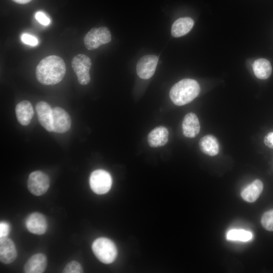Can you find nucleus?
Segmentation results:
<instances>
[{
  "label": "nucleus",
  "mask_w": 273,
  "mask_h": 273,
  "mask_svg": "<svg viewBox=\"0 0 273 273\" xmlns=\"http://www.w3.org/2000/svg\"><path fill=\"white\" fill-rule=\"evenodd\" d=\"M83 269L81 264L77 261L73 260L67 263L64 269V273H81Z\"/></svg>",
  "instance_id": "5701e85b"
},
{
  "label": "nucleus",
  "mask_w": 273,
  "mask_h": 273,
  "mask_svg": "<svg viewBox=\"0 0 273 273\" xmlns=\"http://www.w3.org/2000/svg\"><path fill=\"white\" fill-rule=\"evenodd\" d=\"M194 22L190 17L180 18L176 20L171 27V34L178 37L187 34L193 28Z\"/></svg>",
  "instance_id": "6ab92c4d"
},
{
  "label": "nucleus",
  "mask_w": 273,
  "mask_h": 273,
  "mask_svg": "<svg viewBox=\"0 0 273 273\" xmlns=\"http://www.w3.org/2000/svg\"><path fill=\"white\" fill-rule=\"evenodd\" d=\"M36 19L41 24L48 25L50 23V19L42 12H38L35 15Z\"/></svg>",
  "instance_id": "a878e982"
},
{
  "label": "nucleus",
  "mask_w": 273,
  "mask_h": 273,
  "mask_svg": "<svg viewBox=\"0 0 273 273\" xmlns=\"http://www.w3.org/2000/svg\"><path fill=\"white\" fill-rule=\"evenodd\" d=\"M35 110L41 126L48 131H53V109L50 105L46 102L40 101L36 104Z\"/></svg>",
  "instance_id": "9b49d317"
},
{
  "label": "nucleus",
  "mask_w": 273,
  "mask_h": 273,
  "mask_svg": "<svg viewBox=\"0 0 273 273\" xmlns=\"http://www.w3.org/2000/svg\"><path fill=\"white\" fill-rule=\"evenodd\" d=\"M111 40V34L106 27L93 28L84 36V45L88 50H94Z\"/></svg>",
  "instance_id": "20e7f679"
},
{
  "label": "nucleus",
  "mask_w": 273,
  "mask_h": 273,
  "mask_svg": "<svg viewBox=\"0 0 273 273\" xmlns=\"http://www.w3.org/2000/svg\"><path fill=\"white\" fill-rule=\"evenodd\" d=\"M184 135L187 138H193L199 133L200 125L196 115L193 113L186 114L182 123Z\"/></svg>",
  "instance_id": "ddd939ff"
},
{
  "label": "nucleus",
  "mask_w": 273,
  "mask_h": 273,
  "mask_svg": "<svg viewBox=\"0 0 273 273\" xmlns=\"http://www.w3.org/2000/svg\"><path fill=\"white\" fill-rule=\"evenodd\" d=\"M71 125V118L64 109L59 107L53 109V131L64 133L70 129Z\"/></svg>",
  "instance_id": "1a4fd4ad"
},
{
  "label": "nucleus",
  "mask_w": 273,
  "mask_h": 273,
  "mask_svg": "<svg viewBox=\"0 0 273 273\" xmlns=\"http://www.w3.org/2000/svg\"><path fill=\"white\" fill-rule=\"evenodd\" d=\"M47 259L42 253H37L32 255L26 262L24 266V272L26 273H42L46 269Z\"/></svg>",
  "instance_id": "4468645a"
},
{
  "label": "nucleus",
  "mask_w": 273,
  "mask_h": 273,
  "mask_svg": "<svg viewBox=\"0 0 273 273\" xmlns=\"http://www.w3.org/2000/svg\"><path fill=\"white\" fill-rule=\"evenodd\" d=\"M265 145L271 149H273V132L268 133L264 138Z\"/></svg>",
  "instance_id": "bb28decb"
},
{
  "label": "nucleus",
  "mask_w": 273,
  "mask_h": 273,
  "mask_svg": "<svg viewBox=\"0 0 273 273\" xmlns=\"http://www.w3.org/2000/svg\"><path fill=\"white\" fill-rule=\"evenodd\" d=\"M253 70L255 75L259 79L268 78L272 71L270 62L263 58L256 60L253 64Z\"/></svg>",
  "instance_id": "aec40b11"
},
{
  "label": "nucleus",
  "mask_w": 273,
  "mask_h": 273,
  "mask_svg": "<svg viewBox=\"0 0 273 273\" xmlns=\"http://www.w3.org/2000/svg\"><path fill=\"white\" fill-rule=\"evenodd\" d=\"M18 122L22 125H28L34 114L33 109L30 102L24 100L19 103L15 108Z\"/></svg>",
  "instance_id": "2eb2a0df"
},
{
  "label": "nucleus",
  "mask_w": 273,
  "mask_h": 273,
  "mask_svg": "<svg viewBox=\"0 0 273 273\" xmlns=\"http://www.w3.org/2000/svg\"><path fill=\"white\" fill-rule=\"evenodd\" d=\"M21 39L24 43L32 46H36L38 43L36 37L28 34H23L22 35Z\"/></svg>",
  "instance_id": "b1692460"
},
{
  "label": "nucleus",
  "mask_w": 273,
  "mask_h": 273,
  "mask_svg": "<svg viewBox=\"0 0 273 273\" xmlns=\"http://www.w3.org/2000/svg\"><path fill=\"white\" fill-rule=\"evenodd\" d=\"M263 189L262 182L258 179H255L242 191L241 197L248 202H254L260 196Z\"/></svg>",
  "instance_id": "f3484780"
},
{
  "label": "nucleus",
  "mask_w": 273,
  "mask_h": 273,
  "mask_svg": "<svg viewBox=\"0 0 273 273\" xmlns=\"http://www.w3.org/2000/svg\"><path fill=\"white\" fill-rule=\"evenodd\" d=\"M168 131L163 126L154 128L148 135V142L151 147H159L164 146L168 140Z\"/></svg>",
  "instance_id": "dca6fc26"
},
{
  "label": "nucleus",
  "mask_w": 273,
  "mask_h": 273,
  "mask_svg": "<svg viewBox=\"0 0 273 273\" xmlns=\"http://www.w3.org/2000/svg\"><path fill=\"white\" fill-rule=\"evenodd\" d=\"M66 70L64 60L58 56L51 55L42 59L37 65L36 77L43 85H55L63 79Z\"/></svg>",
  "instance_id": "f257e3e1"
},
{
  "label": "nucleus",
  "mask_w": 273,
  "mask_h": 273,
  "mask_svg": "<svg viewBox=\"0 0 273 273\" xmlns=\"http://www.w3.org/2000/svg\"><path fill=\"white\" fill-rule=\"evenodd\" d=\"M112 184L111 176L104 170H96L90 174V187L92 191L97 194L107 193L111 189Z\"/></svg>",
  "instance_id": "423d86ee"
},
{
  "label": "nucleus",
  "mask_w": 273,
  "mask_h": 273,
  "mask_svg": "<svg viewBox=\"0 0 273 273\" xmlns=\"http://www.w3.org/2000/svg\"><path fill=\"white\" fill-rule=\"evenodd\" d=\"M252 238V233L244 230H231L226 234V238L230 240L246 242L250 240Z\"/></svg>",
  "instance_id": "412c9836"
},
{
  "label": "nucleus",
  "mask_w": 273,
  "mask_h": 273,
  "mask_svg": "<svg viewBox=\"0 0 273 273\" xmlns=\"http://www.w3.org/2000/svg\"><path fill=\"white\" fill-rule=\"evenodd\" d=\"M17 252L15 245L10 239H0V260L5 264L13 262L16 258Z\"/></svg>",
  "instance_id": "f8f14e48"
},
{
  "label": "nucleus",
  "mask_w": 273,
  "mask_h": 273,
  "mask_svg": "<svg viewBox=\"0 0 273 273\" xmlns=\"http://www.w3.org/2000/svg\"><path fill=\"white\" fill-rule=\"evenodd\" d=\"M261 223L266 230L273 231V209L263 213L261 217Z\"/></svg>",
  "instance_id": "4be33fe9"
},
{
  "label": "nucleus",
  "mask_w": 273,
  "mask_h": 273,
  "mask_svg": "<svg viewBox=\"0 0 273 273\" xmlns=\"http://www.w3.org/2000/svg\"><path fill=\"white\" fill-rule=\"evenodd\" d=\"M10 224L5 221L0 223V239L6 238L10 232Z\"/></svg>",
  "instance_id": "393cba45"
},
{
  "label": "nucleus",
  "mask_w": 273,
  "mask_h": 273,
  "mask_svg": "<svg viewBox=\"0 0 273 273\" xmlns=\"http://www.w3.org/2000/svg\"><path fill=\"white\" fill-rule=\"evenodd\" d=\"M200 90V86L197 81L186 78L172 86L169 92V97L173 104L177 106H183L195 99Z\"/></svg>",
  "instance_id": "f03ea898"
},
{
  "label": "nucleus",
  "mask_w": 273,
  "mask_h": 273,
  "mask_svg": "<svg viewBox=\"0 0 273 273\" xmlns=\"http://www.w3.org/2000/svg\"><path fill=\"white\" fill-rule=\"evenodd\" d=\"M71 65L79 83L81 85L87 84L90 80L89 72L92 66L90 59L85 55L78 54L73 58Z\"/></svg>",
  "instance_id": "39448f33"
},
{
  "label": "nucleus",
  "mask_w": 273,
  "mask_h": 273,
  "mask_svg": "<svg viewBox=\"0 0 273 273\" xmlns=\"http://www.w3.org/2000/svg\"><path fill=\"white\" fill-rule=\"evenodd\" d=\"M50 185L49 176L41 171L31 172L27 181V187L29 192L35 196H41L46 193Z\"/></svg>",
  "instance_id": "0eeeda50"
},
{
  "label": "nucleus",
  "mask_w": 273,
  "mask_h": 273,
  "mask_svg": "<svg viewBox=\"0 0 273 273\" xmlns=\"http://www.w3.org/2000/svg\"><path fill=\"white\" fill-rule=\"evenodd\" d=\"M200 150L210 156L216 155L219 152V144L216 138L210 134L202 138L199 143Z\"/></svg>",
  "instance_id": "a211bd4d"
},
{
  "label": "nucleus",
  "mask_w": 273,
  "mask_h": 273,
  "mask_svg": "<svg viewBox=\"0 0 273 273\" xmlns=\"http://www.w3.org/2000/svg\"><path fill=\"white\" fill-rule=\"evenodd\" d=\"M158 57L155 55H145L138 61L136 64V73L142 79L150 78L154 74Z\"/></svg>",
  "instance_id": "6e6552de"
},
{
  "label": "nucleus",
  "mask_w": 273,
  "mask_h": 273,
  "mask_svg": "<svg viewBox=\"0 0 273 273\" xmlns=\"http://www.w3.org/2000/svg\"><path fill=\"white\" fill-rule=\"evenodd\" d=\"M25 224L29 232L36 235L43 234L48 228L45 216L37 212L31 213L27 217Z\"/></svg>",
  "instance_id": "9d476101"
},
{
  "label": "nucleus",
  "mask_w": 273,
  "mask_h": 273,
  "mask_svg": "<svg viewBox=\"0 0 273 273\" xmlns=\"http://www.w3.org/2000/svg\"><path fill=\"white\" fill-rule=\"evenodd\" d=\"M92 248L97 258L104 263H112L117 256L116 247L108 238L101 237L97 239L94 241Z\"/></svg>",
  "instance_id": "7ed1b4c3"
},
{
  "label": "nucleus",
  "mask_w": 273,
  "mask_h": 273,
  "mask_svg": "<svg viewBox=\"0 0 273 273\" xmlns=\"http://www.w3.org/2000/svg\"><path fill=\"white\" fill-rule=\"evenodd\" d=\"M14 2L20 4H26L29 3L32 0H12Z\"/></svg>",
  "instance_id": "cd10ccee"
}]
</instances>
